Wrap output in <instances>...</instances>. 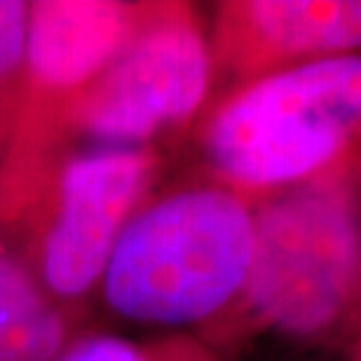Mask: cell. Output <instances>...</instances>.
<instances>
[{
    "label": "cell",
    "mask_w": 361,
    "mask_h": 361,
    "mask_svg": "<svg viewBox=\"0 0 361 361\" xmlns=\"http://www.w3.org/2000/svg\"><path fill=\"white\" fill-rule=\"evenodd\" d=\"M361 314V180H319L254 202L240 300L202 338L235 361L249 338L348 341Z\"/></svg>",
    "instance_id": "6da1fadb"
},
{
    "label": "cell",
    "mask_w": 361,
    "mask_h": 361,
    "mask_svg": "<svg viewBox=\"0 0 361 361\" xmlns=\"http://www.w3.org/2000/svg\"><path fill=\"white\" fill-rule=\"evenodd\" d=\"M251 258L254 202L207 176L136 209L97 295L127 324L202 336L240 300Z\"/></svg>",
    "instance_id": "7a4b0ae2"
},
{
    "label": "cell",
    "mask_w": 361,
    "mask_h": 361,
    "mask_svg": "<svg viewBox=\"0 0 361 361\" xmlns=\"http://www.w3.org/2000/svg\"><path fill=\"white\" fill-rule=\"evenodd\" d=\"M192 134L207 176L251 202L319 180H361V52L223 94Z\"/></svg>",
    "instance_id": "3957f363"
},
{
    "label": "cell",
    "mask_w": 361,
    "mask_h": 361,
    "mask_svg": "<svg viewBox=\"0 0 361 361\" xmlns=\"http://www.w3.org/2000/svg\"><path fill=\"white\" fill-rule=\"evenodd\" d=\"M160 171V148H71L0 221V244L49 300L80 317Z\"/></svg>",
    "instance_id": "277c9868"
},
{
    "label": "cell",
    "mask_w": 361,
    "mask_h": 361,
    "mask_svg": "<svg viewBox=\"0 0 361 361\" xmlns=\"http://www.w3.org/2000/svg\"><path fill=\"white\" fill-rule=\"evenodd\" d=\"M207 19L192 3L148 0L127 42L68 120L71 148H160L212 101Z\"/></svg>",
    "instance_id": "5b68a950"
},
{
    "label": "cell",
    "mask_w": 361,
    "mask_h": 361,
    "mask_svg": "<svg viewBox=\"0 0 361 361\" xmlns=\"http://www.w3.org/2000/svg\"><path fill=\"white\" fill-rule=\"evenodd\" d=\"M139 7L127 0L28 3L21 97L0 164V221L68 150L73 108L127 42Z\"/></svg>",
    "instance_id": "8992f818"
},
{
    "label": "cell",
    "mask_w": 361,
    "mask_h": 361,
    "mask_svg": "<svg viewBox=\"0 0 361 361\" xmlns=\"http://www.w3.org/2000/svg\"><path fill=\"white\" fill-rule=\"evenodd\" d=\"M207 35L214 101L281 71L361 52V0H221Z\"/></svg>",
    "instance_id": "52a82bcc"
},
{
    "label": "cell",
    "mask_w": 361,
    "mask_h": 361,
    "mask_svg": "<svg viewBox=\"0 0 361 361\" xmlns=\"http://www.w3.org/2000/svg\"><path fill=\"white\" fill-rule=\"evenodd\" d=\"M80 331L0 244V361H56Z\"/></svg>",
    "instance_id": "ba28073f"
},
{
    "label": "cell",
    "mask_w": 361,
    "mask_h": 361,
    "mask_svg": "<svg viewBox=\"0 0 361 361\" xmlns=\"http://www.w3.org/2000/svg\"><path fill=\"white\" fill-rule=\"evenodd\" d=\"M56 361H233L197 334H150L143 338L113 331H80Z\"/></svg>",
    "instance_id": "9c48e42d"
},
{
    "label": "cell",
    "mask_w": 361,
    "mask_h": 361,
    "mask_svg": "<svg viewBox=\"0 0 361 361\" xmlns=\"http://www.w3.org/2000/svg\"><path fill=\"white\" fill-rule=\"evenodd\" d=\"M28 3L0 0V164L12 139L24 80Z\"/></svg>",
    "instance_id": "30bf717a"
},
{
    "label": "cell",
    "mask_w": 361,
    "mask_h": 361,
    "mask_svg": "<svg viewBox=\"0 0 361 361\" xmlns=\"http://www.w3.org/2000/svg\"><path fill=\"white\" fill-rule=\"evenodd\" d=\"M345 345H348V361H361V314L355 326H352Z\"/></svg>",
    "instance_id": "8fae6325"
}]
</instances>
